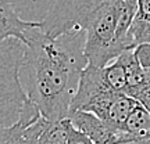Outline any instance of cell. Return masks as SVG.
Returning <instances> with one entry per match:
<instances>
[{"label": "cell", "mask_w": 150, "mask_h": 144, "mask_svg": "<svg viewBox=\"0 0 150 144\" xmlns=\"http://www.w3.org/2000/svg\"><path fill=\"white\" fill-rule=\"evenodd\" d=\"M27 57L21 67V80L29 100L49 121L70 117L81 74L88 65L85 33L74 32L52 39L42 22L27 35Z\"/></svg>", "instance_id": "6da1fadb"}, {"label": "cell", "mask_w": 150, "mask_h": 144, "mask_svg": "<svg viewBox=\"0 0 150 144\" xmlns=\"http://www.w3.org/2000/svg\"><path fill=\"white\" fill-rule=\"evenodd\" d=\"M136 11L138 0H54L40 22L52 39L83 32L88 65L104 68L135 48L131 28Z\"/></svg>", "instance_id": "7a4b0ae2"}, {"label": "cell", "mask_w": 150, "mask_h": 144, "mask_svg": "<svg viewBox=\"0 0 150 144\" xmlns=\"http://www.w3.org/2000/svg\"><path fill=\"white\" fill-rule=\"evenodd\" d=\"M138 104L139 103L128 94L112 89L103 68L86 65L81 74L70 114L75 111L91 112L104 122L124 129V123Z\"/></svg>", "instance_id": "3957f363"}, {"label": "cell", "mask_w": 150, "mask_h": 144, "mask_svg": "<svg viewBox=\"0 0 150 144\" xmlns=\"http://www.w3.org/2000/svg\"><path fill=\"white\" fill-rule=\"evenodd\" d=\"M27 57V44L10 37L0 44V122L10 128L18 122L29 96L21 82V67Z\"/></svg>", "instance_id": "277c9868"}, {"label": "cell", "mask_w": 150, "mask_h": 144, "mask_svg": "<svg viewBox=\"0 0 150 144\" xmlns=\"http://www.w3.org/2000/svg\"><path fill=\"white\" fill-rule=\"evenodd\" d=\"M72 125L81 132L91 137L95 144H117L124 141H136L132 139L122 128H117L114 125L102 121L100 118L91 112L75 111L68 117Z\"/></svg>", "instance_id": "5b68a950"}, {"label": "cell", "mask_w": 150, "mask_h": 144, "mask_svg": "<svg viewBox=\"0 0 150 144\" xmlns=\"http://www.w3.org/2000/svg\"><path fill=\"white\" fill-rule=\"evenodd\" d=\"M39 24L40 21H22L17 15L13 0H0V42L14 37L25 44L27 35Z\"/></svg>", "instance_id": "8992f818"}, {"label": "cell", "mask_w": 150, "mask_h": 144, "mask_svg": "<svg viewBox=\"0 0 150 144\" xmlns=\"http://www.w3.org/2000/svg\"><path fill=\"white\" fill-rule=\"evenodd\" d=\"M45 123L46 118L42 117L33 125H27L18 121L10 128H1L0 144H39Z\"/></svg>", "instance_id": "52a82bcc"}, {"label": "cell", "mask_w": 150, "mask_h": 144, "mask_svg": "<svg viewBox=\"0 0 150 144\" xmlns=\"http://www.w3.org/2000/svg\"><path fill=\"white\" fill-rule=\"evenodd\" d=\"M124 130L136 141H150V111L138 104L124 123Z\"/></svg>", "instance_id": "ba28073f"}, {"label": "cell", "mask_w": 150, "mask_h": 144, "mask_svg": "<svg viewBox=\"0 0 150 144\" xmlns=\"http://www.w3.org/2000/svg\"><path fill=\"white\" fill-rule=\"evenodd\" d=\"M135 47L142 43H150V0H138V11L131 28Z\"/></svg>", "instance_id": "9c48e42d"}, {"label": "cell", "mask_w": 150, "mask_h": 144, "mask_svg": "<svg viewBox=\"0 0 150 144\" xmlns=\"http://www.w3.org/2000/svg\"><path fill=\"white\" fill-rule=\"evenodd\" d=\"M103 70H104L106 79L111 85L112 89L120 91V93H125L127 94L128 75H127V68H125V64H124V61L121 60V57L115 58L112 63L106 65Z\"/></svg>", "instance_id": "30bf717a"}, {"label": "cell", "mask_w": 150, "mask_h": 144, "mask_svg": "<svg viewBox=\"0 0 150 144\" xmlns=\"http://www.w3.org/2000/svg\"><path fill=\"white\" fill-rule=\"evenodd\" d=\"M39 144H67V129L64 121L46 119Z\"/></svg>", "instance_id": "8fae6325"}, {"label": "cell", "mask_w": 150, "mask_h": 144, "mask_svg": "<svg viewBox=\"0 0 150 144\" xmlns=\"http://www.w3.org/2000/svg\"><path fill=\"white\" fill-rule=\"evenodd\" d=\"M65 129H67V144H95V141L88 137L83 132L76 129L70 119H65Z\"/></svg>", "instance_id": "7c38bea8"}, {"label": "cell", "mask_w": 150, "mask_h": 144, "mask_svg": "<svg viewBox=\"0 0 150 144\" xmlns=\"http://www.w3.org/2000/svg\"><path fill=\"white\" fill-rule=\"evenodd\" d=\"M134 55L145 70H150V43H142L134 48Z\"/></svg>", "instance_id": "4fadbf2b"}, {"label": "cell", "mask_w": 150, "mask_h": 144, "mask_svg": "<svg viewBox=\"0 0 150 144\" xmlns=\"http://www.w3.org/2000/svg\"><path fill=\"white\" fill-rule=\"evenodd\" d=\"M145 144H150V141H145Z\"/></svg>", "instance_id": "5bb4252c"}]
</instances>
